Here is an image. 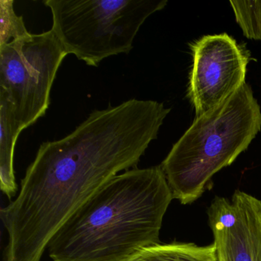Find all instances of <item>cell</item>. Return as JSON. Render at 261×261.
Instances as JSON below:
<instances>
[{
  "label": "cell",
  "instance_id": "30bf717a",
  "mask_svg": "<svg viewBox=\"0 0 261 261\" xmlns=\"http://www.w3.org/2000/svg\"><path fill=\"white\" fill-rule=\"evenodd\" d=\"M237 22L247 39L261 40V1H230Z\"/></svg>",
  "mask_w": 261,
  "mask_h": 261
},
{
  "label": "cell",
  "instance_id": "52a82bcc",
  "mask_svg": "<svg viewBox=\"0 0 261 261\" xmlns=\"http://www.w3.org/2000/svg\"><path fill=\"white\" fill-rule=\"evenodd\" d=\"M218 261H261V201L236 190L207 208Z\"/></svg>",
  "mask_w": 261,
  "mask_h": 261
},
{
  "label": "cell",
  "instance_id": "ba28073f",
  "mask_svg": "<svg viewBox=\"0 0 261 261\" xmlns=\"http://www.w3.org/2000/svg\"><path fill=\"white\" fill-rule=\"evenodd\" d=\"M13 106L0 94V187L9 199L18 192L13 168L15 145L20 134Z\"/></svg>",
  "mask_w": 261,
  "mask_h": 261
},
{
  "label": "cell",
  "instance_id": "277c9868",
  "mask_svg": "<svg viewBox=\"0 0 261 261\" xmlns=\"http://www.w3.org/2000/svg\"><path fill=\"white\" fill-rule=\"evenodd\" d=\"M167 0H47L53 28L67 54L89 66L129 54L145 21Z\"/></svg>",
  "mask_w": 261,
  "mask_h": 261
},
{
  "label": "cell",
  "instance_id": "9c48e42d",
  "mask_svg": "<svg viewBox=\"0 0 261 261\" xmlns=\"http://www.w3.org/2000/svg\"><path fill=\"white\" fill-rule=\"evenodd\" d=\"M127 261H218V257L215 244L199 247L192 243H172L146 247Z\"/></svg>",
  "mask_w": 261,
  "mask_h": 261
},
{
  "label": "cell",
  "instance_id": "8992f818",
  "mask_svg": "<svg viewBox=\"0 0 261 261\" xmlns=\"http://www.w3.org/2000/svg\"><path fill=\"white\" fill-rule=\"evenodd\" d=\"M192 51L189 96L198 117L245 84L249 56L226 33L204 36L192 45Z\"/></svg>",
  "mask_w": 261,
  "mask_h": 261
},
{
  "label": "cell",
  "instance_id": "7a4b0ae2",
  "mask_svg": "<svg viewBox=\"0 0 261 261\" xmlns=\"http://www.w3.org/2000/svg\"><path fill=\"white\" fill-rule=\"evenodd\" d=\"M172 199L161 166L126 171L69 217L50 241L48 254L54 261H127L160 244Z\"/></svg>",
  "mask_w": 261,
  "mask_h": 261
},
{
  "label": "cell",
  "instance_id": "3957f363",
  "mask_svg": "<svg viewBox=\"0 0 261 261\" xmlns=\"http://www.w3.org/2000/svg\"><path fill=\"white\" fill-rule=\"evenodd\" d=\"M260 129V107L246 83L197 117L162 163L173 199L182 204L198 199L214 175L231 165Z\"/></svg>",
  "mask_w": 261,
  "mask_h": 261
},
{
  "label": "cell",
  "instance_id": "8fae6325",
  "mask_svg": "<svg viewBox=\"0 0 261 261\" xmlns=\"http://www.w3.org/2000/svg\"><path fill=\"white\" fill-rule=\"evenodd\" d=\"M14 2L11 0L0 1V45L10 43L15 39L28 35L22 16H19L15 13L13 8Z\"/></svg>",
  "mask_w": 261,
  "mask_h": 261
},
{
  "label": "cell",
  "instance_id": "6da1fadb",
  "mask_svg": "<svg viewBox=\"0 0 261 261\" xmlns=\"http://www.w3.org/2000/svg\"><path fill=\"white\" fill-rule=\"evenodd\" d=\"M160 128L136 100L94 111L67 137L42 143L17 197L0 211L3 261H41L69 217L123 171L135 169Z\"/></svg>",
  "mask_w": 261,
  "mask_h": 261
},
{
  "label": "cell",
  "instance_id": "5b68a950",
  "mask_svg": "<svg viewBox=\"0 0 261 261\" xmlns=\"http://www.w3.org/2000/svg\"><path fill=\"white\" fill-rule=\"evenodd\" d=\"M67 56L51 30L0 45V94L11 103L21 131L45 115L58 70Z\"/></svg>",
  "mask_w": 261,
  "mask_h": 261
}]
</instances>
